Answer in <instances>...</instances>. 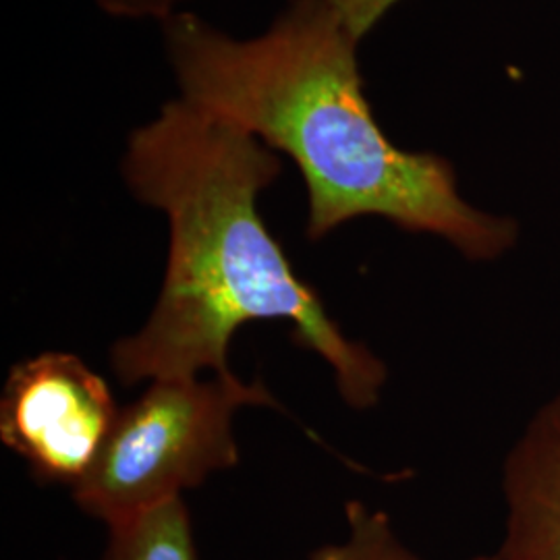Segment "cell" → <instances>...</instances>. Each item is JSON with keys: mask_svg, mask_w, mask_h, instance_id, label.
Segmentation results:
<instances>
[{"mask_svg": "<svg viewBox=\"0 0 560 560\" xmlns=\"http://www.w3.org/2000/svg\"><path fill=\"white\" fill-rule=\"evenodd\" d=\"M161 25L177 96L295 162L310 240L372 217L476 264L520 245V221L467 200L453 162L388 140L363 90L361 38L332 0H287L245 38L187 9Z\"/></svg>", "mask_w": 560, "mask_h": 560, "instance_id": "6da1fadb", "label": "cell"}, {"mask_svg": "<svg viewBox=\"0 0 560 560\" xmlns=\"http://www.w3.org/2000/svg\"><path fill=\"white\" fill-rule=\"evenodd\" d=\"M280 171L266 143L180 96L127 136L122 180L164 214L168 260L145 326L110 351L122 384L226 374L240 326L284 320L298 345L328 361L349 407L381 400L386 363L345 337L261 219L260 196Z\"/></svg>", "mask_w": 560, "mask_h": 560, "instance_id": "7a4b0ae2", "label": "cell"}, {"mask_svg": "<svg viewBox=\"0 0 560 560\" xmlns=\"http://www.w3.org/2000/svg\"><path fill=\"white\" fill-rule=\"evenodd\" d=\"M245 405L277 407V400L261 382H243L233 372L152 382L120 409L101 457L73 488L78 506L110 527L235 467L233 418Z\"/></svg>", "mask_w": 560, "mask_h": 560, "instance_id": "3957f363", "label": "cell"}, {"mask_svg": "<svg viewBox=\"0 0 560 560\" xmlns=\"http://www.w3.org/2000/svg\"><path fill=\"white\" fill-rule=\"evenodd\" d=\"M119 407L110 386L71 353L18 363L0 399V439L44 483L75 488L101 457Z\"/></svg>", "mask_w": 560, "mask_h": 560, "instance_id": "277c9868", "label": "cell"}, {"mask_svg": "<svg viewBox=\"0 0 560 560\" xmlns=\"http://www.w3.org/2000/svg\"><path fill=\"white\" fill-rule=\"evenodd\" d=\"M501 492L497 560H560V390L541 400L506 448Z\"/></svg>", "mask_w": 560, "mask_h": 560, "instance_id": "5b68a950", "label": "cell"}, {"mask_svg": "<svg viewBox=\"0 0 560 560\" xmlns=\"http://www.w3.org/2000/svg\"><path fill=\"white\" fill-rule=\"evenodd\" d=\"M104 560H198L183 499L110 525Z\"/></svg>", "mask_w": 560, "mask_h": 560, "instance_id": "8992f818", "label": "cell"}, {"mask_svg": "<svg viewBox=\"0 0 560 560\" xmlns=\"http://www.w3.org/2000/svg\"><path fill=\"white\" fill-rule=\"evenodd\" d=\"M349 534L339 544H326L307 560H423L409 550L393 527V521L378 509L360 501L347 504ZM469 560H497V555H480Z\"/></svg>", "mask_w": 560, "mask_h": 560, "instance_id": "52a82bcc", "label": "cell"}, {"mask_svg": "<svg viewBox=\"0 0 560 560\" xmlns=\"http://www.w3.org/2000/svg\"><path fill=\"white\" fill-rule=\"evenodd\" d=\"M191 0H96L108 18L131 21H162L185 11Z\"/></svg>", "mask_w": 560, "mask_h": 560, "instance_id": "ba28073f", "label": "cell"}]
</instances>
